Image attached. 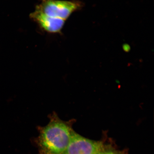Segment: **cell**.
<instances>
[{
    "label": "cell",
    "instance_id": "1",
    "mask_svg": "<svg viewBox=\"0 0 154 154\" xmlns=\"http://www.w3.org/2000/svg\"><path fill=\"white\" fill-rule=\"evenodd\" d=\"M49 118L46 126L37 127L39 135L34 141L38 154H63L70 143L75 120H63L55 112L49 115Z\"/></svg>",
    "mask_w": 154,
    "mask_h": 154
},
{
    "label": "cell",
    "instance_id": "2",
    "mask_svg": "<svg viewBox=\"0 0 154 154\" xmlns=\"http://www.w3.org/2000/svg\"><path fill=\"white\" fill-rule=\"evenodd\" d=\"M83 6L84 4L78 1L41 0L36 9L48 16L65 21L73 12Z\"/></svg>",
    "mask_w": 154,
    "mask_h": 154
},
{
    "label": "cell",
    "instance_id": "3",
    "mask_svg": "<svg viewBox=\"0 0 154 154\" xmlns=\"http://www.w3.org/2000/svg\"><path fill=\"white\" fill-rule=\"evenodd\" d=\"M103 142L84 137L74 131L68 147L63 154H96L103 149Z\"/></svg>",
    "mask_w": 154,
    "mask_h": 154
},
{
    "label": "cell",
    "instance_id": "4",
    "mask_svg": "<svg viewBox=\"0 0 154 154\" xmlns=\"http://www.w3.org/2000/svg\"><path fill=\"white\" fill-rule=\"evenodd\" d=\"M30 18L45 31L55 33L60 32L64 26L65 21L53 18L35 9L30 15Z\"/></svg>",
    "mask_w": 154,
    "mask_h": 154
},
{
    "label": "cell",
    "instance_id": "5",
    "mask_svg": "<svg viewBox=\"0 0 154 154\" xmlns=\"http://www.w3.org/2000/svg\"><path fill=\"white\" fill-rule=\"evenodd\" d=\"M100 154H128L126 150H117L112 149L109 146L105 145L103 149L100 153Z\"/></svg>",
    "mask_w": 154,
    "mask_h": 154
},
{
    "label": "cell",
    "instance_id": "6",
    "mask_svg": "<svg viewBox=\"0 0 154 154\" xmlns=\"http://www.w3.org/2000/svg\"><path fill=\"white\" fill-rule=\"evenodd\" d=\"M100 154V153H97V154Z\"/></svg>",
    "mask_w": 154,
    "mask_h": 154
}]
</instances>
